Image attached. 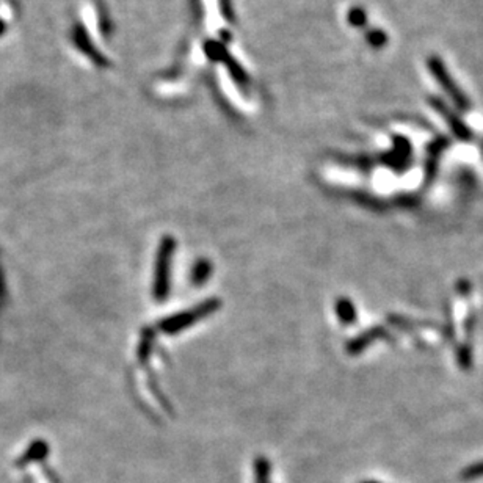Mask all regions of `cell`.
Listing matches in <instances>:
<instances>
[{
	"label": "cell",
	"instance_id": "cell-1",
	"mask_svg": "<svg viewBox=\"0 0 483 483\" xmlns=\"http://www.w3.org/2000/svg\"><path fill=\"white\" fill-rule=\"evenodd\" d=\"M427 64H428L430 72H432L433 77L436 79V82H438L440 87L446 91V95L451 97V101L454 102L455 107L461 111L471 110V101L466 97V95L463 93V90L458 87V85L455 83L452 76L449 74L444 62H442L440 57L433 55L428 58Z\"/></svg>",
	"mask_w": 483,
	"mask_h": 483
},
{
	"label": "cell",
	"instance_id": "cell-2",
	"mask_svg": "<svg viewBox=\"0 0 483 483\" xmlns=\"http://www.w3.org/2000/svg\"><path fill=\"white\" fill-rule=\"evenodd\" d=\"M428 102L435 109L436 114H440L444 121L447 123L449 128L454 132V135L458 138L461 142H469L472 140V130L469 129V125L463 123L461 118L455 114V111L446 105V102H442L438 97H430Z\"/></svg>",
	"mask_w": 483,
	"mask_h": 483
},
{
	"label": "cell",
	"instance_id": "cell-3",
	"mask_svg": "<svg viewBox=\"0 0 483 483\" xmlns=\"http://www.w3.org/2000/svg\"><path fill=\"white\" fill-rule=\"evenodd\" d=\"M171 251H173V242L167 239L162 245L161 254H158L157 262V283H156V297L157 299H163L165 290H168V270H170V259H171Z\"/></svg>",
	"mask_w": 483,
	"mask_h": 483
},
{
	"label": "cell",
	"instance_id": "cell-4",
	"mask_svg": "<svg viewBox=\"0 0 483 483\" xmlns=\"http://www.w3.org/2000/svg\"><path fill=\"white\" fill-rule=\"evenodd\" d=\"M451 142H449V138L446 137H440L436 138L435 142H432L428 144V156H427V163H426V182L427 184H432L436 173H438V162H440V156L444 152Z\"/></svg>",
	"mask_w": 483,
	"mask_h": 483
},
{
	"label": "cell",
	"instance_id": "cell-5",
	"mask_svg": "<svg viewBox=\"0 0 483 483\" xmlns=\"http://www.w3.org/2000/svg\"><path fill=\"white\" fill-rule=\"evenodd\" d=\"M456 361H458V366L463 370H469L472 366V350L469 347V343H463L456 350Z\"/></svg>",
	"mask_w": 483,
	"mask_h": 483
},
{
	"label": "cell",
	"instance_id": "cell-6",
	"mask_svg": "<svg viewBox=\"0 0 483 483\" xmlns=\"http://www.w3.org/2000/svg\"><path fill=\"white\" fill-rule=\"evenodd\" d=\"M460 477L465 482H471V480L483 477V461L474 463V465H471V466H466L461 471Z\"/></svg>",
	"mask_w": 483,
	"mask_h": 483
},
{
	"label": "cell",
	"instance_id": "cell-7",
	"mask_svg": "<svg viewBox=\"0 0 483 483\" xmlns=\"http://www.w3.org/2000/svg\"><path fill=\"white\" fill-rule=\"evenodd\" d=\"M337 309H339V313H341V317L343 322H353L355 320V317H356V313H355V308L352 306V303L347 301V300H342L339 303V306H337Z\"/></svg>",
	"mask_w": 483,
	"mask_h": 483
},
{
	"label": "cell",
	"instance_id": "cell-8",
	"mask_svg": "<svg viewBox=\"0 0 483 483\" xmlns=\"http://www.w3.org/2000/svg\"><path fill=\"white\" fill-rule=\"evenodd\" d=\"M209 272V267L206 266V264H201V266H198L196 270H195V281H203L204 278H206V273Z\"/></svg>",
	"mask_w": 483,
	"mask_h": 483
},
{
	"label": "cell",
	"instance_id": "cell-9",
	"mask_svg": "<svg viewBox=\"0 0 483 483\" xmlns=\"http://www.w3.org/2000/svg\"><path fill=\"white\" fill-rule=\"evenodd\" d=\"M456 289H458V292L461 295H466L469 294V290H471V284H469L466 280H461L458 284H456Z\"/></svg>",
	"mask_w": 483,
	"mask_h": 483
},
{
	"label": "cell",
	"instance_id": "cell-10",
	"mask_svg": "<svg viewBox=\"0 0 483 483\" xmlns=\"http://www.w3.org/2000/svg\"><path fill=\"white\" fill-rule=\"evenodd\" d=\"M2 29H4V25H2V22H0V32H2Z\"/></svg>",
	"mask_w": 483,
	"mask_h": 483
}]
</instances>
